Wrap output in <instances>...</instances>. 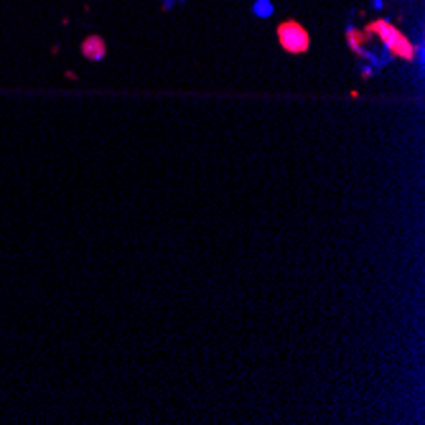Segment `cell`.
Wrapping results in <instances>:
<instances>
[{
  "label": "cell",
  "instance_id": "5",
  "mask_svg": "<svg viewBox=\"0 0 425 425\" xmlns=\"http://www.w3.org/2000/svg\"><path fill=\"white\" fill-rule=\"evenodd\" d=\"M257 10H260V13H257V15H270L273 6H270V3H260V6H257Z\"/></svg>",
  "mask_w": 425,
  "mask_h": 425
},
{
  "label": "cell",
  "instance_id": "2",
  "mask_svg": "<svg viewBox=\"0 0 425 425\" xmlns=\"http://www.w3.org/2000/svg\"><path fill=\"white\" fill-rule=\"evenodd\" d=\"M278 44L285 54H306L311 49V36L298 21H283L278 26Z\"/></svg>",
  "mask_w": 425,
  "mask_h": 425
},
{
  "label": "cell",
  "instance_id": "3",
  "mask_svg": "<svg viewBox=\"0 0 425 425\" xmlns=\"http://www.w3.org/2000/svg\"><path fill=\"white\" fill-rule=\"evenodd\" d=\"M82 54L84 59L90 61H102L107 56V44L102 36H87L82 41Z\"/></svg>",
  "mask_w": 425,
  "mask_h": 425
},
{
  "label": "cell",
  "instance_id": "1",
  "mask_svg": "<svg viewBox=\"0 0 425 425\" xmlns=\"http://www.w3.org/2000/svg\"><path fill=\"white\" fill-rule=\"evenodd\" d=\"M364 31L372 38H380L382 44H385V49H387V51L392 54L395 59L412 61L415 56H418V46L412 44L410 38L405 36V33L397 29V26H392V23L385 21V18H377V21H372Z\"/></svg>",
  "mask_w": 425,
  "mask_h": 425
},
{
  "label": "cell",
  "instance_id": "4",
  "mask_svg": "<svg viewBox=\"0 0 425 425\" xmlns=\"http://www.w3.org/2000/svg\"><path fill=\"white\" fill-rule=\"evenodd\" d=\"M369 41H372V36H369L367 31H357V29L346 31V46H349L357 56H367V44H369Z\"/></svg>",
  "mask_w": 425,
  "mask_h": 425
}]
</instances>
